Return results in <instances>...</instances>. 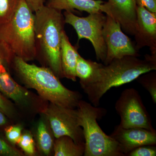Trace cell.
<instances>
[{"mask_svg": "<svg viewBox=\"0 0 156 156\" xmlns=\"http://www.w3.org/2000/svg\"><path fill=\"white\" fill-rule=\"evenodd\" d=\"M17 144L26 154L29 156H34L35 154L34 140L30 131H23Z\"/></svg>", "mask_w": 156, "mask_h": 156, "instance_id": "44dd1931", "label": "cell"}, {"mask_svg": "<svg viewBox=\"0 0 156 156\" xmlns=\"http://www.w3.org/2000/svg\"><path fill=\"white\" fill-rule=\"evenodd\" d=\"M156 70V55L146 54L144 59L126 56L103 65L97 82L83 88L92 105L98 107L101 99L113 87H120L136 80L140 76Z\"/></svg>", "mask_w": 156, "mask_h": 156, "instance_id": "7a4b0ae2", "label": "cell"}, {"mask_svg": "<svg viewBox=\"0 0 156 156\" xmlns=\"http://www.w3.org/2000/svg\"><path fill=\"white\" fill-rule=\"evenodd\" d=\"M85 150V142L76 143L69 136H64L56 138L53 151L55 156H82Z\"/></svg>", "mask_w": 156, "mask_h": 156, "instance_id": "ac0fdd59", "label": "cell"}, {"mask_svg": "<svg viewBox=\"0 0 156 156\" xmlns=\"http://www.w3.org/2000/svg\"><path fill=\"white\" fill-rule=\"evenodd\" d=\"M102 65L101 63L85 59L79 54L76 65V75L80 79L83 89L97 82Z\"/></svg>", "mask_w": 156, "mask_h": 156, "instance_id": "2e32d148", "label": "cell"}, {"mask_svg": "<svg viewBox=\"0 0 156 156\" xmlns=\"http://www.w3.org/2000/svg\"><path fill=\"white\" fill-rule=\"evenodd\" d=\"M0 155L4 156H23V154L11 144L0 137Z\"/></svg>", "mask_w": 156, "mask_h": 156, "instance_id": "cb8c5ba5", "label": "cell"}, {"mask_svg": "<svg viewBox=\"0 0 156 156\" xmlns=\"http://www.w3.org/2000/svg\"><path fill=\"white\" fill-rule=\"evenodd\" d=\"M79 125L83 128L85 150L84 156H125L119 144L100 128L97 120L106 114L105 108L95 107L81 99L77 108Z\"/></svg>", "mask_w": 156, "mask_h": 156, "instance_id": "5b68a950", "label": "cell"}, {"mask_svg": "<svg viewBox=\"0 0 156 156\" xmlns=\"http://www.w3.org/2000/svg\"><path fill=\"white\" fill-rule=\"evenodd\" d=\"M115 109L121 117L119 125L121 127L156 131L141 96L134 88H128L123 91L116 101Z\"/></svg>", "mask_w": 156, "mask_h": 156, "instance_id": "52a82bcc", "label": "cell"}, {"mask_svg": "<svg viewBox=\"0 0 156 156\" xmlns=\"http://www.w3.org/2000/svg\"><path fill=\"white\" fill-rule=\"evenodd\" d=\"M137 26L135 48L137 51L144 47L149 48L152 55H156V13L148 11L144 7L137 5Z\"/></svg>", "mask_w": 156, "mask_h": 156, "instance_id": "4fadbf2b", "label": "cell"}, {"mask_svg": "<svg viewBox=\"0 0 156 156\" xmlns=\"http://www.w3.org/2000/svg\"><path fill=\"white\" fill-rule=\"evenodd\" d=\"M136 5L144 7L148 11L156 13V0H135Z\"/></svg>", "mask_w": 156, "mask_h": 156, "instance_id": "484cf974", "label": "cell"}, {"mask_svg": "<svg viewBox=\"0 0 156 156\" xmlns=\"http://www.w3.org/2000/svg\"><path fill=\"white\" fill-rule=\"evenodd\" d=\"M146 73L136 79L137 82L148 92L153 101L156 103V72Z\"/></svg>", "mask_w": 156, "mask_h": 156, "instance_id": "ffe728a7", "label": "cell"}, {"mask_svg": "<svg viewBox=\"0 0 156 156\" xmlns=\"http://www.w3.org/2000/svg\"><path fill=\"white\" fill-rule=\"evenodd\" d=\"M0 111L6 116L15 120L18 116L17 109L15 105L0 92Z\"/></svg>", "mask_w": 156, "mask_h": 156, "instance_id": "7402d4cb", "label": "cell"}, {"mask_svg": "<svg viewBox=\"0 0 156 156\" xmlns=\"http://www.w3.org/2000/svg\"><path fill=\"white\" fill-rule=\"evenodd\" d=\"M11 63L23 83L36 90L44 100L64 107L77 108L82 95L65 87L49 68L29 64L17 57Z\"/></svg>", "mask_w": 156, "mask_h": 156, "instance_id": "3957f363", "label": "cell"}, {"mask_svg": "<svg viewBox=\"0 0 156 156\" xmlns=\"http://www.w3.org/2000/svg\"><path fill=\"white\" fill-rule=\"evenodd\" d=\"M34 30L37 53L40 52L55 75L63 78L60 49L64 17L61 11L44 5L35 12Z\"/></svg>", "mask_w": 156, "mask_h": 156, "instance_id": "277c9868", "label": "cell"}, {"mask_svg": "<svg viewBox=\"0 0 156 156\" xmlns=\"http://www.w3.org/2000/svg\"><path fill=\"white\" fill-rule=\"evenodd\" d=\"M65 23L72 26L77 34L78 41L86 39L92 43L98 61L104 62L107 48L103 36V29L106 15L102 12L90 14L80 17L70 11L64 12Z\"/></svg>", "mask_w": 156, "mask_h": 156, "instance_id": "8992f818", "label": "cell"}, {"mask_svg": "<svg viewBox=\"0 0 156 156\" xmlns=\"http://www.w3.org/2000/svg\"><path fill=\"white\" fill-rule=\"evenodd\" d=\"M35 134L37 147L40 152L44 155H50L53 151L55 138L48 121L43 114L37 123Z\"/></svg>", "mask_w": 156, "mask_h": 156, "instance_id": "e0dca14e", "label": "cell"}, {"mask_svg": "<svg viewBox=\"0 0 156 156\" xmlns=\"http://www.w3.org/2000/svg\"><path fill=\"white\" fill-rule=\"evenodd\" d=\"M42 114L48 121L55 138L66 136L76 143L85 142L83 128L79 124L77 109L50 103Z\"/></svg>", "mask_w": 156, "mask_h": 156, "instance_id": "ba28073f", "label": "cell"}, {"mask_svg": "<svg viewBox=\"0 0 156 156\" xmlns=\"http://www.w3.org/2000/svg\"><path fill=\"white\" fill-rule=\"evenodd\" d=\"M22 131L23 127L20 125L7 126L5 129L6 138L12 145L17 144L22 134Z\"/></svg>", "mask_w": 156, "mask_h": 156, "instance_id": "603a6c76", "label": "cell"}, {"mask_svg": "<svg viewBox=\"0 0 156 156\" xmlns=\"http://www.w3.org/2000/svg\"><path fill=\"white\" fill-rule=\"evenodd\" d=\"M8 122V119L5 115L0 111V126H5Z\"/></svg>", "mask_w": 156, "mask_h": 156, "instance_id": "83f0119b", "label": "cell"}, {"mask_svg": "<svg viewBox=\"0 0 156 156\" xmlns=\"http://www.w3.org/2000/svg\"><path fill=\"white\" fill-rule=\"evenodd\" d=\"M104 2L101 0H49L47 6L59 11L74 13L77 10L90 14L101 12V6Z\"/></svg>", "mask_w": 156, "mask_h": 156, "instance_id": "9a60e30c", "label": "cell"}, {"mask_svg": "<svg viewBox=\"0 0 156 156\" xmlns=\"http://www.w3.org/2000/svg\"><path fill=\"white\" fill-rule=\"evenodd\" d=\"M20 2V0H0V25L12 19Z\"/></svg>", "mask_w": 156, "mask_h": 156, "instance_id": "d6986e66", "label": "cell"}, {"mask_svg": "<svg viewBox=\"0 0 156 156\" xmlns=\"http://www.w3.org/2000/svg\"><path fill=\"white\" fill-rule=\"evenodd\" d=\"M103 36L107 48L106 58L104 62L105 65L115 58L139 56L135 44L123 32L119 23L108 15L104 27Z\"/></svg>", "mask_w": 156, "mask_h": 156, "instance_id": "9c48e42d", "label": "cell"}, {"mask_svg": "<svg viewBox=\"0 0 156 156\" xmlns=\"http://www.w3.org/2000/svg\"><path fill=\"white\" fill-rule=\"evenodd\" d=\"M34 23L33 11L25 0H20L12 19L0 25V56L5 64L16 57L27 62L36 58Z\"/></svg>", "mask_w": 156, "mask_h": 156, "instance_id": "6da1fadb", "label": "cell"}, {"mask_svg": "<svg viewBox=\"0 0 156 156\" xmlns=\"http://www.w3.org/2000/svg\"><path fill=\"white\" fill-rule=\"evenodd\" d=\"M5 62L3 60L2 57L0 56V73L7 71L6 68L5 67Z\"/></svg>", "mask_w": 156, "mask_h": 156, "instance_id": "f1b7e54d", "label": "cell"}, {"mask_svg": "<svg viewBox=\"0 0 156 156\" xmlns=\"http://www.w3.org/2000/svg\"><path fill=\"white\" fill-rule=\"evenodd\" d=\"M26 2L33 12H36L44 5L46 0H25Z\"/></svg>", "mask_w": 156, "mask_h": 156, "instance_id": "4316f807", "label": "cell"}, {"mask_svg": "<svg viewBox=\"0 0 156 156\" xmlns=\"http://www.w3.org/2000/svg\"><path fill=\"white\" fill-rule=\"evenodd\" d=\"M110 136L118 143L125 156L139 147L156 144V131L144 128H125L118 125Z\"/></svg>", "mask_w": 156, "mask_h": 156, "instance_id": "7c38bea8", "label": "cell"}, {"mask_svg": "<svg viewBox=\"0 0 156 156\" xmlns=\"http://www.w3.org/2000/svg\"><path fill=\"white\" fill-rule=\"evenodd\" d=\"M0 91L25 111L42 114L48 106L46 101L19 85L7 71L0 73Z\"/></svg>", "mask_w": 156, "mask_h": 156, "instance_id": "30bf717a", "label": "cell"}, {"mask_svg": "<svg viewBox=\"0 0 156 156\" xmlns=\"http://www.w3.org/2000/svg\"><path fill=\"white\" fill-rule=\"evenodd\" d=\"M155 145H144L134 149L127 156H155Z\"/></svg>", "mask_w": 156, "mask_h": 156, "instance_id": "d4e9b609", "label": "cell"}, {"mask_svg": "<svg viewBox=\"0 0 156 156\" xmlns=\"http://www.w3.org/2000/svg\"><path fill=\"white\" fill-rule=\"evenodd\" d=\"M135 0H108L101 6V11L119 23L124 31L134 36L136 32Z\"/></svg>", "mask_w": 156, "mask_h": 156, "instance_id": "8fae6325", "label": "cell"}, {"mask_svg": "<svg viewBox=\"0 0 156 156\" xmlns=\"http://www.w3.org/2000/svg\"><path fill=\"white\" fill-rule=\"evenodd\" d=\"M79 53L77 48L71 44L65 30L62 34L60 58L63 78L76 81V67Z\"/></svg>", "mask_w": 156, "mask_h": 156, "instance_id": "5bb4252c", "label": "cell"}]
</instances>
